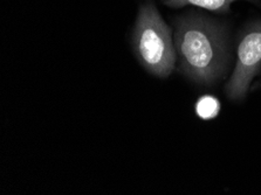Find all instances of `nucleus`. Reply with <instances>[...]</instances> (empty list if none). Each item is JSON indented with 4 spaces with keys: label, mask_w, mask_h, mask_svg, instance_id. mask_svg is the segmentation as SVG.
I'll list each match as a JSON object with an SVG mask.
<instances>
[{
    "label": "nucleus",
    "mask_w": 261,
    "mask_h": 195,
    "mask_svg": "<svg viewBox=\"0 0 261 195\" xmlns=\"http://www.w3.org/2000/svg\"><path fill=\"white\" fill-rule=\"evenodd\" d=\"M173 22L178 70L201 86H212L225 76L227 27L198 12H189Z\"/></svg>",
    "instance_id": "1"
},
{
    "label": "nucleus",
    "mask_w": 261,
    "mask_h": 195,
    "mask_svg": "<svg viewBox=\"0 0 261 195\" xmlns=\"http://www.w3.org/2000/svg\"><path fill=\"white\" fill-rule=\"evenodd\" d=\"M220 107L221 105L218 98L213 97L211 95H205V96L199 97L196 103V114L204 121H210V119L218 116Z\"/></svg>",
    "instance_id": "5"
},
{
    "label": "nucleus",
    "mask_w": 261,
    "mask_h": 195,
    "mask_svg": "<svg viewBox=\"0 0 261 195\" xmlns=\"http://www.w3.org/2000/svg\"><path fill=\"white\" fill-rule=\"evenodd\" d=\"M255 88H261V85H258V86H255Z\"/></svg>",
    "instance_id": "6"
},
{
    "label": "nucleus",
    "mask_w": 261,
    "mask_h": 195,
    "mask_svg": "<svg viewBox=\"0 0 261 195\" xmlns=\"http://www.w3.org/2000/svg\"><path fill=\"white\" fill-rule=\"evenodd\" d=\"M261 70V20L252 21L241 31L237 46L234 70L228 79L225 93L231 101H243L251 82Z\"/></svg>",
    "instance_id": "3"
},
{
    "label": "nucleus",
    "mask_w": 261,
    "mask_h": 195,
    "mask_svg": "<svg viewBox=\"0 0 261 195\" xmlns=\"http://www.w3.org/2000/svg\"><path fill=\"white\" fill-rule=\"evenodd\" d=\"M237 0H164V4L172 9H180L184 6H195L216 13L225 14L231 10L232 3ZM255 5H260V0H247Z\"/></svg>",
    "instance_id": "4"
},
{
    "label": "nucleus",
    "mask_w": 261,
    "mask_h": 195,
    "mask_svg": "<svg viewBox=\"0 0 261 195\" xmlns=\"http://www.w3.org/2000/svg\"><path fill=\"white\" fill-rule=\"evenodd\" d=\"M132 42L138 62L150 74L165 78L175 69L177 53L171 30L152 3L138 10Z\"/></svg>",
    "instance_id": "2"
}]
</instances>
